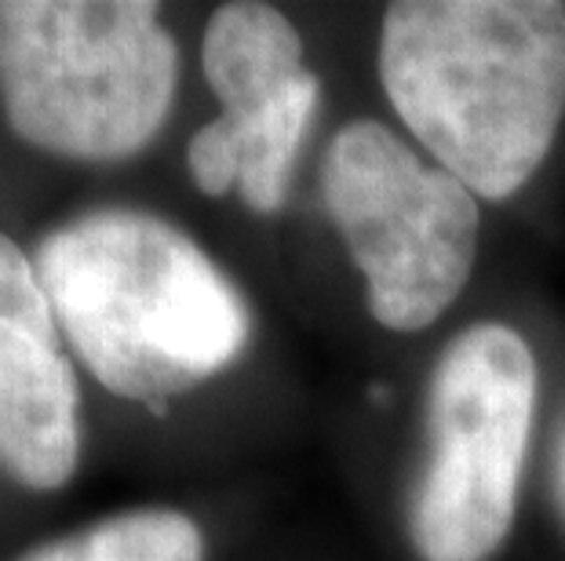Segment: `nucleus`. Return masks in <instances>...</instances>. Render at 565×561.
<instances>
[{"label":"nucleus","mask_w":565,"mask_h":561,"mask_svg":"<svg viewBox=\"0 0 565 561\" xmlns=\"http://www.w3.org/2000/svg\"><path fill=\"white\" fill-rule=\"evenodd\" d=\"M380 80L438 169L503 201L544 164L565 117V8L551 0H398Z\"/></svg>","instance_id":"nucleus-1"},{"label":"nucleus","mask_w":565,"mask_h":561,"mask_svg":"<svg viewBox=\"0 0 565 561\" xmlns=\"http://www.w3.org/2000/svg\"><path fill=\"white\" fill-rule=\"evenodd\" d=\"M33 270L58 328L117 398L164 412L248 343V310L223 270L147 212H92L38 245Z\"/></svg>","instance_id":"nucleus-2"},{"label":"nucleus","mask_w":565,"mask_h":561,"mask_svg":"<svg viewBox=\"0 0 565 561\" xmlns=\"http://www.w3.org/2000/svg\"><path fill=\"white\" fill-rule=\"evenodd\" d=\"M175 41L147 0H0V110L30 147L117 161L158 136Z\"/></svg>","instance_id":"nucleus-3"},{"label":"nucleus","mask_w":565,"mask_h":561,"mask_svg":"<svg viewBox=\"0 0 565 561\" xmlns=\"http://www.w3.org/2000/svg\"><path fill=\"white\" fill-rule=\"evenodd\" d=\"M321 194L369 284L372 317L394 332L435 325L475 267L482 223L471 190L391 128L354 121L324 153Z\"/></svg>","instance_id":"nucleus-4"},{"label":"nucleus","mask_w":565,"mask_h":561,"mask_svg":"<svg viewBox=\"0 0 565 561\" xmlns=\"http://www.w3.org/2000/svg\"><path fill=\"white\" fill-rule=\"evenodd\" d=\"M536 409V362L508 325H475L445 346L430 379L413 543L424 561H486L514 518Z\"/></svg>","instance_id":"nucleus-5"},{"label":"nucleus","mask_w":565,"mask_h":561,"mask_svg":"<svg viewBox=\"0 0 565 561\" xmlns=\"http://www.w3.org/2000/svg\"><path fill=\"white\" fill-rule=\"evenodd\" d=\"M0 463L30 488L77 467V379L33 259L0 234Z\"/></svg>","instance_id":"nucleus-6"},{"label":"nucleus","mask_w":565,"mask_h":561,"mask_svg":"<svg viewBox=\"0 0 565 561\" xmlns=\"http://www.w3.org/2000/svg\"><path fill=\"white\" fill-rule=\"evenodd\" d=\"M201 63L231 125L267 117L307 77L303 41L292 22L278 8L252 0L223 4L209 19Z\"/></svg>","instance_id":"nucleus-7"},{"label":"nucleus","mask_w":565,"mask_h":561,"mask_svg":"<svg viewBox=\"0 0 565 561\" xmlns=\"http://www.w3.org/2000/svg\"><path fill=\"white\" fill-rule=\"evenodd\" d=\"M315 106H318V77L307 74L267 117H259V121L231 125L226 117H215V121L226 128V136H231L237 150V169H242L237 172V186H242V197L248 208L267 216V212H278L285 205L288 172H292L296 153L303 147Z\"/></svg>","instance_id":"nucleus-8"},{"label":"nucleus","mask_w":565,"mask_h":561,"mask_svg":"<svg viewBox=\"0 0 565 561\" xmlns=\"http://www.w3.org/2000/svg\"><path fill=\"white\" fill-rule=\"evenodd\" d=\"M22 561H201V532L179 510H136L33 547Z\"/></svg>","instance_id":"nucleus-9"},{"label":"nucleus","mask_w":565,"mask_h":561,"mask_svg":"<svg viewBox=\"0 0 565 561\" xmlns=\"http://www.w3.org/2000/svg\"><path fill=\"white\" fill-rule=\"evenodd\" d=\"M186 161H190V175L194 183L204 190L209 197H223L226 190L237 186V150L226 128L220 121L204 125L194 139H190V150H186Z\"/></svg>","instance_id":"nucleus-10"},{"label":"nucleus","mask_w":565,"mask_h":561,"mask_svg":"<svg viewBox=\"0 0 565 561\" xmlns=\"http://www.w3.org/2000/svg\"><path fill=\"white\" fill-rule=\"evenodd\" d=\"M558 482H562V499H565V434H562V452H558Z\"/></svg>","instance_id":"nucleus-11"}]
</instances>
